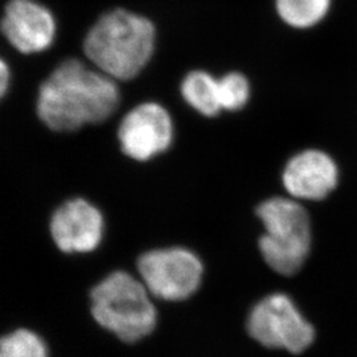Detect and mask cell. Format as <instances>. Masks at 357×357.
I'll return each instance as SVG.
<instances>
[{
    "label": "cell",
    "mask_w": 357,
    "mask_h": 357,
    "mask_svg": "<svg viewBox=\"0 0 357 357\" xmlns=\"http://www.w3.org/2000/svg\"><path fill=\"white\" fill-rule=\"evenodd\" d=\"M121 105L119 82L84 59L60 60L38 82L33 109L54 134H72L110 119Z\"/></svg>",
    "instance_id": "1"
},
{
    "label": "cell",
    "mask_w": 357,
    "mask_h": 357,
    "mask_svg": "<svg viewBox=\"0 0 357 357\" xmlns=\"http://www.w3.org/2000/svg\"><path fill=\"white\" fill-rule=\"evenodd\" d=\"M156 26L141 13L116 7L101 13L85 32L82 57L116 82L141 76L156 50Z\"/></svg>",
    "instance_id": "2"
},
{
    "label": "cell",
    "mask_w": 357,
    "mask_h": 357,
    "mask_svg": "<svg viewBox=\"0 0 357 357\" xmlns=\"http://www.w3.org/2000/svg\"><path fill=\"white\" fill-rule=\"evenodd\" d=\"M144 283L126 271H114L90 293L93 319L125 343H137L153 333L158 314Z\"/></svg>",
    "instance_id": "3"
},
{
    "label": "cell",
    "mask_w": 357,
    "mask_h": 357,
    "mask_svg": "<svg viewBox=\"0 0 357 357\" xmlns=\"http://www.w3.org/2000/svg\"><path fill=\"white\" fill-rule=\"evenodd\" d=\"M265 233L259 252L268 268L290 277L303 268L311 243V221L306 209L293 199L271 197L257 208Z\"/></svg>",
    "instance_id": "4"
},
{
    "label": "cell",
    "mask_w": 357,
    "mask_h": 357,
    "mask_svg": "<svg viewBox=\"0 0 357 357\" xmlns=\"http://www.w3.org/2000/svg\"><path fill=\"white\" fill-rule=\"evenodd\" d=\"M60 22L43 0H6L0 8V38L24 59L44 56L56 47Z\"/></svg>",
    "instance_id": "5"
},
{
    "label": "cell",
    "mask_w": 357,
    "mask_h": 357,
    "mask_svg": "<svg viewBox=\"0 0 357 357\" xmlns=\"http://www.w3.org/2000/svg\"><path fill=\"white\" fill-rule=\"evenodd\" d=\"M248 332L257 343L284 349L294 355L305 352L315 339V328L284 294H271L255 305L248 319Z\"/></svg>",
    "instance_id": "6"
},
{
    "label": "cell",
    "mask_w": 357,
    "mask_h": 357,
    "mask_svg": "<svg viewBox=\"0 0 357 357\" xmlns=\"http://www.w3.org/2000/svg\"><path fill=\"white\" fill-rule=\"evenodd\" d=\"M138 273L150 294L167 302L185 301L203 281L200 258L185 248L153 249L138 259Z\"/></svg>",
    "instance_id": "7"
},
{
    "label": "cell",
    "mask_w": 357,
    "mask_h": 357,
    "mask_svg": "<svg viewBox=\"0 0 357 357\" xmlns=\"http://www.w3.org/2000/svg\"><path fill=\"white\" fill-rule=\"evenodd\" d=\"M175 137L172 116L155 101L137 105L122 118L116 139L122 153L137 162H147L171 147Z\"/></svg>",
    "instance_id": "8"
},
{
    "label": "cell",
    "mask_w": 357,
    "mask_h": 357,
    "mask_svg": "<svg viewBox=\"0 0 357 357\" xmlns=\"http://www.w3.org/2000/svg\"><path fill=\"white\" fill-rule=\"evenodd\" d=\"M102 212L88 200L76 197L60 205L50 218V236L65 255H89L102 243Z\"/></svg>",
    "instance_id": "9"
},
{
    "label": "cell",
    "mask_w": 357,
    "mask_h": 357,
    "mask_svg": "<svg viewBox=\"0 0 357 357\" xmlns=\"http://www.w3.org/2000/svg\"><path fill=\"white\" fill-rule=\"evenodd\" d=\"M337 167L320 150H305L286 163L282 181L290 196L298 200H323L337 184Z\"/></svg>",
    "instance_id": "10"
},
{
    "label": "cell",
    "mask_w": 357,
    "mask_h": 357,
    "mask_svg": "<svg viewBox=\"0 0 357 357\" xmlns=\"http://www.w3.org/2000/svg\"><path fill=\"white\" fill-rule=\"evenodd\" d=\"M180 94L184 102L199 114L213 118L221 114L218 77L205 69H193L183 77Z\"/></svg>",
    "instance_id": "11"
},
{
    "label": "cell",
    "mask_w": 357,
    "mask_h": 357,
    "mask_svg": "<svg viewBox=\"0 0 357 357\" xmlns=\"http://www.w3.org/2000/svg\"><path fill=\"white\" fill-rule=\"evenodd\" d=\"M331 6L332 0H274L282 23L298 31L319 26L328 16Z\"/></svg>",
    "instance_id": "12"
},
{
    "label": "cell",
    "mask_w": 357,
    "mask_h": 357,
    "mask_svg": "<svg viewBox=\"0 0 357 357\" xmlns=\"http://www.w3.org/2000/svg\"><path fill=\"white\" fill-rule=\"evenodd\" d=\"M0 357H50V347L40 333L20 327L0 336Z\"/></svg>",
    "instance_id": "13"
},
{
    "label": "cell",
    "mask_w": 357,
    "mask_h": 357,
    "mask_svg": "<svg viewBox=\"0 0 357 357\" xmlns=\"http://www.w3.org/2000/svg\"><path fill=\"white\" fill-rule=\"evenodd\" d=\"M218 93L221 110L236 113L248 106L252 97V85L243 73L233 70L218 77Z\"/></svg>",
    "instance_id": "14"
},
{
    "label": "cell",
    "mask_w": 357,
    "mask_h": 357,
    "mask_svg": "<svg viewBox=\"0 0 357 357\" xmlns=\"http://www.w3.org/2000/svg\"><path fill=\"white\" fill-rule=\"evenodd\" d=\"M13 85H15V72H13V64L7 59V56L0 53V105L10 97Z\"/></svg>",
    "instance_id": "15"
}]
</instances>
